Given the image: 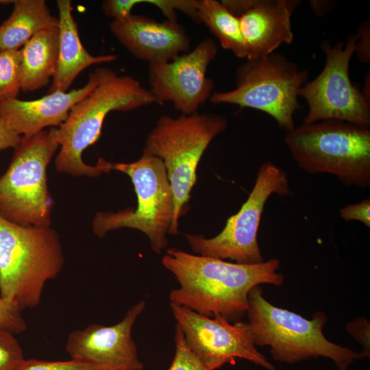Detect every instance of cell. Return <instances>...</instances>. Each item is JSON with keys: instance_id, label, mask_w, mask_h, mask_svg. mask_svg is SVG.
<instances>
[{"instance_id": "cell-30", "label": "cell", "mask_w": 370, "mask_h": 370, "mask_svg": "<svg viewBox=\"0 0 370 370\" xmlns=\"http://www.w3.org/2000/svg\"><path fill=\"white\" fill-rule=\"evenodd\" d=\"M140 0H105L102 1L101 8L107 16L113 19L125 18L132 14V10Z\"/></svg>"}, {"instance_id": "cell-3", "label": "cell", "mask_w": 370, "mask_h": 370, "mask_svg": "<svg viewBox=\"0 0 370 370\" xmlns=\"http://www.w3.org/2000/svg\"><path fill=\"white\" fill-rule=\"evenodd\" d=\"M248 301L247 323L255 345L269 346L274 360L294 364L323 357L331 360L338 370H343L362 359L360 352L334 343L324 336L328 320L325 312H317L308 320L278 308L264 298L260 285L250 291Z\"/></svg>"}, {"instance_id": "cell-36", "label": "cell", "mask_w": 370, "mask_h": 370, "mask_svg": "<svg viewBox=\"0 0 370 370\" xmlns=\"http://www.w3.org/2000/svg\"><path fill=\"white\" fill-rule=\"evenodd\" d=\"M14 1H7V0H0L1 4H8L10 3H13Z\"/></svg>"}, {"instance_id": "cell-6", "label": "cell", "mask_w": 370, "mask_h": 370, "mask_svg": "<svg viewBox=\"0 0 370 370\" xmlns=\"http://www.w3.org/2000/svg\"><path fill=\"white\" fill-rule=\"evenodd\" d=\"M284 143L304 171L334 175L347 186L369 187V127L335 120L302 123L287 132Z\"/></svg>"}, {"instance_id": "cell-8", "label": "cell", "mask_w": 370, "mask_h": 370, "mask_svg": "<svg viewBox=\"0 0 370 370\" xmlns=\"http://www.w3.org/2000/svg\"><path fill=\"white\" fill-rule=\"evenodd\" d=\"M59 147L56 127L21 136L0 177V217L24 226H50L53 201L47 169Z\"/></svg>"}, {"instance_id": "cell-18", "label": "cell", "mask_w": 370, "mask_h": 370, "mask_svg": "<svg viewBox=\"0 0 370 370\" xmlns=\"http://www.w3.org/2000/svg\"><path fill=\"white\" fill-rule=\"evenodd\" d=\"M59 50L56 72L48 94L67 92L76 77L87 67L114 61L116 55L94 56L82 44L77 25L72 14L70 0H58Z\"/></svg>"}, {"instance_id": "cell-13", "label": "cell", "mask_w": 370, "mask_h": 370, "mask_svg": "<svg viewBox=\"0 0 370 370\" xmlns=\"http://www.w3.org/2000/svg\"><path fill=\"white\" fill-rule=\"evenodd\" d=\"M217 53L216 42L208 38L173 60L148 64L149 90L156 103L169 102L181 114L198 112L213 93L206 73Z\"/></svg>"}, {"instance_id": "cell-28", "label": "cell", "mask_w": 370, "mask_h": 370, "mask_svg": "<svg viewBox=\"0 0 370 370\" xmlns=\"http://www.w3.org/2000/svg\"><path fill=\"white\" fill-rule=\"evenodd\" d=\"M349 334L362 347L360 354L363 358L370 357V322L365 317H358L346 325Z\"/></svg>"}, {"instance_id": "cell-37", "label": "cell", "mask_w": 370, "mask_h": 370, "mask_svg": "<svg viewBox=\"0 0 370 370\" xmlns=\"http://www.w3.org/2000/svg\"><path fill=\"white\" fill-rule=\"evenodd\" d=\"M343 370H349L348 369H343Z\"/></svg>"}, {"instance_id": "cell-21", "label": "cell", "mask_w": 370, "mask_h": 370, "mask_svg": "<svg viewBox=\"0 0 370 370\" xmlns=\"http://www.w3.org/2000/svg\"><path fill=\"white\" fill-rule=\"evenodd\" d=\"M199 23L204 24L217 38L224 49L238 58H247V49L243 37L238 18L216 0H197Z\"/></svg>"}, {"instance_id": "cell-29", "label": "cell", "mask_w": 370, "mask_h": 370, "mask_svg": "<svg viewBox=\"0 0 370 370\" xmlns=\"http://www.w3.org/2000/svg\"><path fill=\"white\" fill-rule=\"evenodd\" d=\"M340 217L345 221H357L370 227V199L349 204L340 209Z\"/></svg>"}, {"instance_id": "cell-16", "label": "cell", "mask_w": 370, "mask_h": 370, "mask_svg": "<svg viewBox=\"0 0 370 370\" xmlns=\"http://www.w3.org/2000/svg\"><path fill=\"white\" fill-rule=\"evenodd\" d=\"M106 67H98L82 88L69 92L56 91L31 101L17 98L0 103V117L20 136L35 134L47 127H59L73 106L99 83Z\"/></svg>"}, {"instance_id": "cell-1", "label": "cell", "mask_w": 370, "mask_h": 370, "mask_svg": "<svg viewBox=\"0 0 370 370\" xmlns=\"http://www.w3.org/2000/svg\"><path fill=\"white\" fill-rule=\"evenodd\" d=\"M162 263L179 283L169 293L170 304L208 317L220 314L231 323L240 321L246 313L248 295L254 286H280L284 282V275L278 272L280 262L275 258L241 264L171 247Z\"/></svg>"}, {"instance_id": "cell-34", "label": "cell", "mask_w": 370, "mask_h": 370, "mask_svg": "<svg viewBox=\"0 0 370 370\" xmlns=\"http://www.w3.org/2000/svg\"><path fill=\"white\" fill-rule=\"evenodd\" d=\"M334 1H320L312 0L310 1V5L314 13L319 16H323L328 11L331 10L335 4Z\"/></svg>"}, {"instance_id": "cell-25", "label": "cell", "mask_w": 370, "mask_h": 370, "mask_svg": "<svg viewBox=\"0 0 370 370\" xmlns=\"http://www.w3.org/2000/svg\"><path fill=\"white\" fill-rule=\"evenodd\" d=\"M174 338L175 352L168 370H208L189 349L178 325Z\"/></svg>"}, {"instance_id": "cell-24", "label": "cell", "mask_w": 370, "mask_h": 370, "mask_svg": "<svg viewBox=\"0 0 370 370\" xmlns=\"http://www.w3.org/2000/svg\"><path fill=\"white\" fill-rule=\"evenodd\" d=\"M141 3L155 6L160 10L167 21L177 22V11H180L195 23H199L197 0H141Z\"/></svg>"}, {"instance_id": "cell-31", "label": "cell", "mask_w": 370, "mask_h": 370, "mask_svg": "<svg viewBox=\"0 0 370 370\" xmlns=\"http://www.w3.org/2000/svg\"><path fill=\"white\" fill-rule=\"evenodd\" d=\"M355 52L361 63L370 62V24L367 21L361 23L356 32Z\"/></svg>"}, {"instance_id": "cell-32", "label": "cell", "mask_w": 370, "mask_h": 370, "mask_svg": "<svg viewBox=\"0 0 370 370\" xmlns=\"http://www.w3.org/2000/svg\"><path fill=\"white\" fill-rule=\"evenodd\" d=\"M21 136L15 132L6 122L0 117V149L14 148L21 140Z\"/></svg>"}, {"instance_id": "cell-14", "label": "cell", "mask_w": 370, "mask_h": 370, "mask_svg": "<svg viewBox=\"0 0 370 370\" xmlns=\"http://www.w3.org/2000/svg\"><path fill=\"white\" fill-rule=\"evenodd\" d=\"M145 307L140 301L116 324H92L68 335L65 349L71 360L105 366L115 370H143L132 336L133 325Z\"/></svg>"}, {"instance_id": "cell-17", "label": "cell", "mask_w": 370, "mask_h": 370, "mask_svg": "<svg viewBox=\"0 0 370 370\" xmlns=\"http://www.w3.org/2000/svg\"><path fill=\"white\" fill-rule=\"evenodd\" d=\"M300 3L299 0H254L238 18L247 49L246 59L269 55L280 45L292 43L291 16Z\"/></svg>"}, {"instance_id": "cell-20", "label": "cell", "mask_w": 370, "mask_h": 370, "mask_svg": "<svg viewBox=\"0 0 370 370\" xmlns=\"http://www.w3.org/2000/svg\"><path fill=\"white\" fill-rule=\"evenodd\" d=\"M13 10L0 25V51L18 50L45 29L58 26L44 0H15Z\"/></svg>"}, {"instance_id": "cell-5", "label": "cell", "mask_w": 370, "mask_h": 370, "mask_svg": "<svg viewBox=\"0 0 370 370\" xmlns=\"http://www.w3.org/2000/svg\"><path fill=\"white\" fill-rule=\"evenodd\" d=\"M227 127L226 118L213 112L163 115L147 136L143 151L162 160L172 188L174 216L169 234L179 233V220L188 208L204 152Z\"/></svg>"}, {"instance_id": "cell-10", "label": "cell", "mask_w": 370, "mask_h": 370, "mask_svg": "<svg viewBox=\"0 0 370 370\" xmlns=\"http://www.w3.org/2000/svg\"><path fill=\"white\" fill-rule=\"evenodd\" d=\"M276 194L291 195L286 172L271 161L261 164L254 185L240 210L230 217L223 230L212 238L186 234L192 251L197 255L230 259L241 264L264 261L258 242V232L264 206Z\"/></svg>"}, {"instance_id": "cell-33", "label": "cell", "mask_w": 370, "mask_h": 370, "mask_svg": "<svg viewBox=\"0 0 370 370\" xmlns=\"http://www.w3.org/2000/svg\"><path fill=\"white\" fill-rule=\"evenodd\" d=\"M254 0H223L221 3L227 10L239 18L254 4Z\"/></svg>"}, {"instance_id": "cell-7", "label": "cell", "mask_w": 370, "mask_h": 370, "mask_svg": "<svg viewBox=\"0 0 370 370\" xmlns=\"http://www.w3.org/2000/svg\"><path fill=\"white\" fill-rule=\"evenodd\" d=\"M107 169L127 175L134 186L137 204L118 212H97L92 221L94 233L103 238L108 232L131 228L143 232L151 249L160 254L168 245L167 234L174 216V198L162 160L143 151L130 163L106 162Z\"/></svg>"}, {"instance_id": "cell-23", "label": "cell", "mask_w": 370, "mask_h": 370, "mask_svg": "<svg viewBox=\"0 0 370 370\" xmlns=\"http://www.w3.org/2000/svg\"><path fill=\"white\" fill-rule=\"evenodd\" d=\"M14 334L0 327V370H18L25 360Z\"/></svg>"}, {"instance_id": "cell-15", "label": "cell", "mask_w": 370, "mask_h": 370, "mask_svg": "<svg viewBox=\"0 0 370 370\" xmlns=\"http://www.w3.org/2000/svg\"><path fill=\"white\" fill-rule=\"evenodd\" d=\"M110 29L136 58L149 64L171 61L190 51V38L183 25L131 14L113 19Z\"/></svg>"}, {"instance_id": "cell-19", "label": "cell", "mask_w": 370, "mask_h": 370, "mask_svg": "<svg viewBox=\"0 0 370 370\" xmlns=\"http://www.w3.org/2000/svg\"><path fill=\"white\" fill-rule=\"evenodd\" d=\"M58 50V26L39 32L20 49L21 90L32 92L49 84L56 72Z\"/></svg>"}, {"instance_id": "cell-26", "label": "cell", "mask_w": 370, "mask_h": 370, "mask_svg": "<svg viewBox=\"0 0 370 370\" xmlns=\"http://www.w3.org/2000/svg\"><path fill=\"white\" fill-rule=\"evenodd\" d=\"M18 370H115L105 366L70 360L48 361L36 359L25 360Z\"/></svg>"}, {"instance_id": "cell-11", "label": "cell", "mask_w": 370, "mask_h": 370, "mask_svg": "<svg viewBox=\"0 0 370 370\" xmlns=\"http://www.w3.org/2000/svg\"><path fill=\"white\" fill-rule=\"evenodd\" d=\"M356 35H351L346 43L332 45L322 42L321 47L325 62L321 73L299 90L308 105L304 124L335 120L369 127L370 102L349 78V68L355 52Z\"/></svg>"}, {"instance_id": "cell-27", "label": "cell", "mask_w": 370, "mask_h": 370, "mask_svg": "<svg viewBox=\"0 0 370 370\" xmlns=\"http://www.w3.org/2000/svg\"><path fill=\"white\" fill-rule=\"evenodd\" d=\"M21 310L14 303L0 297V327L13 334H20L27 325Z\"/></svg>"}, {"instance_id": "cell-9", "label": "cell", "mask_w": 370, "mask_h": 370, "mask_svg": "<svg viewBox=\"0 0 370 370\" xmlns=\"http://www.w3.org/2000/svg\"><path fill=\"white\" fill-rule=\"evenodd\" d=\"M308 78L306 69L273 52L246 59L236 70V87L213 92L209 100L213 104H233L261 111L289 132L295 128L293 116L299 108V92Z\"/></svg>"}, {"instance_id": "cell-22", "label": "cell", "mask_w": 370, "mask_h": 370, "mask_svg": "<svg viewBox=\"0 0 370 370\" xmlns=\"http://www.w3.org/2000/svg\"><path fill=\"white\" fill-rule=\"evenodd\" d=\"M20 63V49L0 51V103L17 98Z\"/></svg>"}, {"instance_id": "cell-12", "label": "cell", "mask_w": 370, "mask_h": 370, "mask_svg": "<svg viewBox=\"0 0 370 370\" xmlns=\"http://www.w3.org/2000/svg\"><path fill=\"white\" fill-rule=\"evenodd\" d=\"M171 308L188 347L208 370L219 369L234 358L276 370L258 351L247 322L232 323L220 314L208 317L174 304Z\"/></svg>"}, {"instance_id": "cell-4", "label": "cell", "mask_w": 370, "mask_h": 370, "mask_svg": "<svg viewBox=\"0 0 370 370\" xmlns=\"http://www.w3.org/2000/svg\"><path fill=\"white\" fill-rule=\"evenodd\" d=\"M64 263L51 226H24L0 217V297L21 310L37 307L45 284Z\"/></svg>"}, {"instance_id": "cell-35", "label": "cell", "mask_w": 370, "mask_h": 370, "mask_svg": "<svg viewBox=\"0 0 370 370\" xmlns=\"http://www.w3.org/2000/svg\"><path fill=\"white\" fill-rule=\"evenodd\" d=\"M370 77V74H369V72H368V74L366 76V79L365 81L362 90L361 92L363 94L364 97L366 98V99L370 102V91H369L370 77Z\"/></svg>"}, {"instance_id": "cell-2", "label": "cell", "mask_w": 370, "mask_h": 370, "mask_svg": "<svg viewBox=\"0 0 370 370\" xmlns=\"http://www.w3.org/2000/svg\"><path fill=\"white\" fill-rule=\"evenodd\" d=\"M155 103L149 90L139 81L106 67L98 85L73 106L66 119L56 127L60 147L55 160L56 169L74 176H99L104 173L100 162L96 166L88 165L82 160V153L99 139L107 114Z\"/></svg>"}]
</instances>
